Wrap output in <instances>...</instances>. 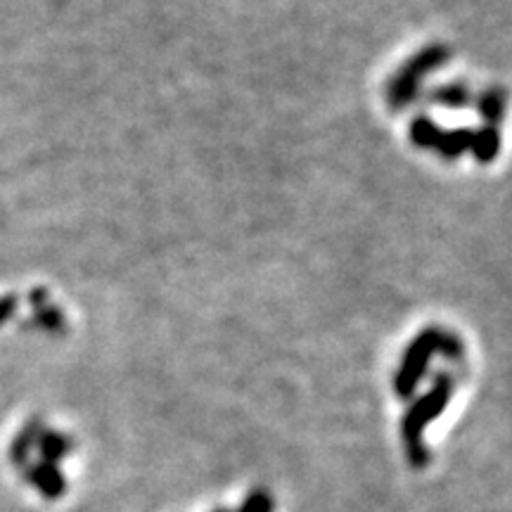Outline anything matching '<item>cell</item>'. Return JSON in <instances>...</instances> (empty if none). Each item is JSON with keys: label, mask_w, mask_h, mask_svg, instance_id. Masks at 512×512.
<instances>
[{"label": "cell", "mask_w": 512, "mask_h": 512, "mask_svg": "<svg viewBox=\"0 0 512 512\" xmlns=\"http://www.w3.org/2000/svg\"><path fill=\"white\" fill-rule=\"evenodd\" d=\"M448 394H451V384H448L444 377V380H441L437 387H434L432 392L408 413L406 422H403V439H406L408 456H411L413 465H422L427 460L425 448H422V432H425V427L444 411Z\"/></svg>", "instance_id": "1"}, {"label": "cell", "mask_w": 512, "mask_h": 512, "mask_svg": "<svg viewBox=\"0 0 512 512\" xmlns=\"http://www.w3.org/2000/svg\"><path fill=\"white\" fill-rule=\"evenodd\" d=\"M446 60H448V50L444 46H432L422 50L418 57H413V60L406 64V69H403L399 79L394 81L392 91H389V98H392L394 107L406 105V102L413 98L415 86H418L422 76L430 72V69L439 67V64H444Z\"/></svg>", "instance_id": "2"}, {"label": "cell", "mask_w": 512, "mask_h": 512, "mask_svg": "<svg viewBox=\"0 0 512 512\" xmlns=\"http://www.w3.org/2000/svg\"><path fill=\"white\" fill-rule=\"evenodd\" d=\"M437 344H439V335L432 330L425 332L420 339H415V344L406 354V363H403L399 380H396V392H401L403 396L413 392V387L418 384V377L425 373L427 358L434 354Z\"/></svg>", "instance_id": "3"}, {"label": "cell", "mask_w": 512, "mask_h": 512, "mask_svg": "<svg viewBox=\"0 0 512 512\" xmlns=\"http://www.w3.org/2000/svg\"><path fill=\"white\" fill-rule=\"evenodd\" d=\"M27 479L46 498H60L64 494V489H67L62 472L57 470V465L53 463H38L34 467H29Z\"/></svg>", "instance_id": "4"}, {"label": "cell", "mask_w": 512, "mask_h": 512, "mask_svg": "<svg viewBox=\"0 0 512 512\" xmlns=\"http://www.w3.org/2000/svg\"><path fill=\"white\" fill-rule=\"evenodd\" d=\"M36 448L41 451V456L46 458V463H57L72 451V441H69L64 434H55V432H41V437L36 441Z\"/></svg>", "instance_id": "5"}, {"label": "cell", "mask_w": 512, "mask_h": 512, "mask_svg": "<svg viewBox=\"0 0 512 512\" xmlns=\"http://www.w3.org/2000/svg\"><path fill=\"white\" fill-rule=\"evenodd\" d=\"M472 150L477 152V157L482 159V162H489L491 157H496V150H498L496 131L486 128V131L477 133V136L472 138Z\"/></svg>", "instance_id": "6"}, {"label": "cell", "mask_w": 512, "mask_h": 512, "mask_svg": "<svg viewBox=\"0 0 512 512\" xmlns=\"http://www.w3.org/2000/svg\"><path fill=\"white\" fill-rule=\"evenodd\" d=\"M275 503L268 491H254L245 498V503L240 505L238 512H273Z\"/></svg>", "instance_id": "7"}, {"label": "cell", "mask_w": 512, "mask_h": 512, "mask_svg": "<svg viewBox=\"0 0 512 512\" xmlns=\"http://www.w3.org/2000/svg\"><path fill=\"white\" fill-rule=\"evenodd\" d=\"M413 140L418 145H434L439 140L437 126L430 119H418L413 124Z\"/></svg>", "instance_id": "8"}, {"label": "cell", "mask_w": 512, "mask_h": 512, "mask_svg": "<svg viewBox=\"0 0 512 512\" xmlns=\"http://www.w3.org/2000/svg\"><path fill=\"white\" fill-rule=\"evenodd\" d=\"M472 138H475V136H472L470 131H458L456 136L441 138V147H444V155H448V157L460 155V150H463V147H467V145L472 147Z\"/></svg>", "instance_id": "9"}, {"label": "cell", "mask_w": 512, "mask_h": 512, "mask_svg": "<svg viewBox=\"0 0 512 512\" xmlns=\"http://www.w3.org/2000/svg\"><path fill=\"white\" fill-rule=\"evenodd\" d=\"M437 100L446 107H463L467 102V91L463 86H446L437 93Z\"/></svg>", "instance_id": "10"}, {"label": "cell", "mask_w": 512, "mask_h": 512, "mask_svg": "<svg viewBox=\"0 0 512 512\" xmlns=\"http://www.w3.org/2000/svg\"><path fill=\"white\" fill-rule=\"evenodd\" d=\"M501 112H503V95H496L494 98V93H489L486 95V102H484V114L489 119H498L501 117Z\"/></svg>", "instance_id": "11"}, {"label": "cell", "mask_w": 512, "mask_h": 512, "mask_svg": "<svg viewBox=\"0 0 512 512\" xmlns=\"http://www.w3.org/2000/svg\"><path fill=\"white\" fill-rule=\"evenodd\" d=\"M12 313H15V299L12 297L0 299V325H3L5 320L12 316Z\"/></svg>", "instance_id": "12"}, {"label": "cell", "mask_w": 512, "mask_h": 512, "mask_svg": "<svg viewBox=\"0 0 512 512\" xmlns=\"http://www.w3.org/2000/svg\"><path fill=\"white\" fill-rule=\"evenodd\" d=\"M216 512H228V510H216Z\"/></svg>", "instance_id": "13"}]
</instances>
